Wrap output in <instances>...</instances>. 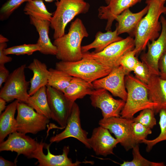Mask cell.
Returning a JSON list of instances; mask_svg holds the SVG:
<instances>
[{
    "label": "cell",
    "mask_w": 166,
    "mask_h": 166,
    "mask_svg": "<svg viewBox=\"0 0 166 166\" xmlns=\"http://www.w3.org/2000/svg\"><path fill=\"white\" fill-rule=\"evenodd\" d=\"M95 89L92 83L73 77L63 93L69 100L75 102L77 99L83 98L87 95H90Z\"/></svg>",
    "instance_id": "cb8c5ba5"
},
{
    "label": "cell",
    "mask_w": 166,
    "mask_h": 166,
    "mask_svg": "<svg viewBox=\"0 0 166 166\" xmlns=\"http://www.w3.org/2000/svg\"><path fill=\"white\" fill-rule=\"evenodd\" d=\"M136 55V53L134 49L127 52L121 59L120 65L129 73L133 71L139 61Z\"/></svg>",
    "instance_id": "e575fe53"
},
{
    "label": "cell",
    "mask_w": 166,
    "mask_h": 166,
    "mask_svg": "<svg viewBox=\"0 0 166 166\" xmlns=\"http://www.w3.org/2000/svg\"><path fill=\"white\" fill-rule=\"evenodd\" d=\"M158 67L160 76L163 79H166V51L159 61Z\"/></svg>",
    "instance_id": "74e56055"
},
{
    "label": "cell",
    "mask_w": 166,
    "mask_h": 166,
    "mask_svg": "<svg viewBox=\"0 0 166 166\" xmlns=\"http://www.w3.org/2000/svg\"><path fill=\"white\" fill-rule=\"evenodd\" d=\"M125 84L127 97L121 112V117L131 119L139 111L146 109H154L156 108L157 105L149 98L146 84L130 74L125 77Z\"/></svg>",
    "instance_id": "3957f363"
},
{
    "label": "cell",
    "mask_w": 166,
    "mask_h": 166,
    "mask_svg": "<svg viewBox=\"0 0 166 166\" xmlns=\"http://www.w3.org/2000/svg\"><path fill=\"white\" fill-rule=\"evenodd\" d=\"M132 119L119 117L102 118L99 122V125L103 126L113 134L119 143L126 151L137 144L133 136Z\"/></svg>",
    "instance_id": "30bf717a"
},
{
    "label": "cell",
    "mask_w": 166,
    "mask_h": 166,
    "mask_svg": "<svg viewBox=\"0 0 166 166\" xmlns=\"http://www.w3.org/2000/svg\"><path fill=\"white\" fill-rule=\"evenodd\" d=\"M138 2L139 0H113L106 6H100L98 9V17L100 19L107 20L105 30H111L117 16Z\"/></svg>",
    "instance_id": "d6986e66"
},
{
    "label": "cell",
    "mask_w": 166,
    "mask_h": 166,
    "mask_svg": "<svg viewBox=\"0 0 166 166\" xmlns=\"http://www.w3.org/2000/svg\"><path fill=\"white\" fill-rule=\"evenodd\" d=\"M16 163L8 160L2 156L0 157V166H16Z\"/></svg>",
    "instance_id": "ab89813d"
},
{
    "label": "cell",
    "mask_w": 166,
    "mask_h": 166,
    "mask_svg": "<svg viewBox=\"0 0 166 166\" xmlns=\"http://www.w3.org/2000/svg\"><path fill=\"white\" fill-rule=\"evenodd\" d=\"M23 64L16 69L10 74L0 91V97L7 102L14 99L27 103L30 96L28 89L30 81L26 80Z\"/></svg>",
    "instance_id": "52a82bcc"
},
{
    "label": "cell",
    "mask_w": 166,
    "mask_h": 166,
    "mask_svg": "<svg viewBox=\"0 0 166 166\" xmlns=\"http://www.w3.org/2000/svg\"><path fill=\"white\" fill-rule=\"evenodd\" d=\"M106 31L105 33L98 31L96 34L95 39L93 42L82 46V53L87 52L93 49H95L93 52H99L111 44L123 39L118 34L116 29L114 31L111 30Z\"/></svg>",
    "instance_id": "d4e9b609"
},
{
    "label": "cell",
    "mask_w": 166,
    "mask_h": 166,
    "mask_svg": "<svg viewBox=\"0 0 166 166\" xmlns=\"http://www.w3.org/2000/svg\"><path fill=\"white\" fill-rule=\"evenodd\" d=\"M19 101L15 100L8 105L0 114V143L3 142L7 135L16 131L15 114Z\"/></svg>",
    "instance_id": "603a6c76"
},
{
    "label": "cell",
    "mask_w": 166,
    "mask_h": 166,
    "mask_svg": "<svg viewBox=\"0 0 166 166\" xmlns=\"http://www.w3.org/2000/svg\"><path fill=\"white\" fill-rule=\"evenodd\" d=\"M163 0V1H166V0Z\"/></svg>",
    "instance_id": "f6af8a7d"
},
{
    "label": "cell",
    "mask_w": 166,
    "mask_h": 166,
    "mask_svg": "<svg viewBox=\"0 0 166 166\" xmlns=\"http://www.w3.org/2000/svg\"><path fill=\"white\" fill-rule=\"evenodd\" d=\"M17 110L16 130L18 132L36 134L45 130L49 122V119L25 103L19 101Z\"/></svg>",
    "instance_id": "ba28073f"
},
{
    "label": "cell",
    "mask_w": 166,
    "mask_h": 166,
    "mask_svg": "<svg viewBox=\"0 0 166 166\" xmlns=\"http://www.w3.org/2000/svg\"><path fill=\"white\" fill-rule=\"evenodd\" d=\"M40 47L37 44H24L14 46L6 48L4 50V53L6 55L14 54L16 55L26 54L31 55L36 51H39Z\"/></svg>",
    "instance_id": "4dcf8cb0"
},
{
    "label": "cell",
    "mask_w": 166,
    "mask_h": 166,
    "mask_svg": "<svg viewBox=\"0 0 166 166\" xmlns=\"http://www.w3.org/2000/svg\"><path fill=\"white\" fill-rule=\"evenodd\" d=\"M56 9L50 21L55 39L65 34L67 24L76 16L88 12L90 5L85 0H59L55 2Z\"/></svg>",
    "instance_id": "277c9868"
},
{
    "label": "cell",
    "mask_w": 166,
    "mask_h": 166,
    "mask_svg": "<svg viewBox=\"0 0 166 166\" xmlns=\"http://www.w3.org/2000/svg\"><path fill=\"white\" fill-rule=\"evenodd\" d=\"M9 40L6 38L4 37L2 35H0V42H7Z\"/></svg>",
    "instance_id": "b9f144b4"
},
{
    "label": "cell",
    "mask_w": 166,
    "mask_h": 166,
    "mask_svg": "<svg viewBox=\"0 0 166 166\" xmlns=\"http://www.w3.org/2000/svg\"><path fill=\"white\" fill-rule=\"evenodd\" d=\"M46 94L51 119L64 128L71 113L73 103L62 92L46 86Z\"/></svg>",
    "instance_id": "9c48e42d"
},
{
    "label": "cell",
    "mask_w": 166,
    "mask_h": 166,
    "mask_svg": "<svg viewBox=\"0 0 166 166\" xmlns=\"http://www.w3.org/2000/svg\"><path fill=\"white\" fill-rule=\"evenodd\" d=\"M6 101L2 98L0 97V114L2 112L5 110L6 108Z\"/></svg>",
    "instance_id": "60d3db41"
},
{
    "label": "cell",
    "mask_w": 166,
    "mask_h": 166,
    "mask_svg": "<svg viewBox=\"0 0 166 166\" xmlns=\"http://www.w3.org/2000/svg\"><path fill=\"white\" fill-rule=\"evenodd\" d=\"M132 129L133 137L137 144L152 133L151 129L147 127L140 123L133 122Z\"/></svg>",
    "instance_id": "836d02e7"
},
{
    "label": "cell",
    "mask_w": 166,
    "mask_h": 166,
    "mask_svg": "<svg viewBox=\"0 0 166 166\" xmlns=\"http://www.w3.org/2000/svg\"><path fill=\"white\" fill-rule=\"evenodd\" d=\"M50 144H45L42 141L38 143L36 149L31 155V158L37 160L39 166H77L82 163H91L93 162H80L77 160L73 162L68 157L69 152V146H65L61 154L54 155L49 150Z\"/></svg>",
    "instance_id": "4fadbf2b"
},
{
    "label": "cell",
    "mask_w": 166,
    "mask_h": 166,
    "mask_svg": "<svg viewBox=\"0 0 166 166\" xmlns=\"http://www.w3.org/2000/svg\"><path fill=\"white\" fill-rule=\"evenodd\" d=\"M23 11L29 16L50 22L53 14L47 10L43 0H31L26 2Z\"/></svg>",
    "instance_id": "4316f807"
},
{
    "label": "cell",
    "mask_w": 166,
    "mask_h": 166,
    "mask_svg": "<svg viewBox=\"0 0 166 166\" xmlns=\"http://www.w3.org/2000/svg\"><path fill=\"white\" fill-rule=\"evenodd\" d=\"M130 73L121 65L113 69L106 76L97 79L92 84L94 89H103L112 95L118 97L124 101L126 100L127 92L125 84L126 76Z\"/></svg>",
    "instance_id": "7c38bea8"
},
{
    "label": "cell",
    "mask_w": 166,
    "mask_h": 166,
    "mask_svg": "<svg viewBox=\"0 0 166 166\" xmlns=\"http://www.w3.org/2000/svg\"><path fill=\"white\" fill-rule=\"evenodd\" d=\"M92 105L100 109L103 118L119 117L125 101L116 99L113 97L108 91L103 89H96L90 95Z\"/></svg>",
    "instance_id": "9a60e30c"
},
{
    "label": "cell",
    "mask_w": 166,
    "mask_h": 166,
    "mask_svg": "<svg viewBox=\"0 0 166 166\" xmlns=\"http://www.w3.org/2000/svg\"><path fill=\"white\" fill-rule=\"evenodd\" d=\"M89 34L82 21L77 18L70 26L68 32L54 39L53 44L56 47L57 58L61 61L73 62L83 58L81 43Z\"/></svg>",
    "instance_id": "7a4b0ae2"
},
{
    "label": "cell",
    "mask_w": 166,
    "mask_h": 166,
    "mask_svg": "<svg viewBox=\"0 0 166 166\" xmlns=\"http://www.w3.org/2000/svg\"><path fill=\"white\" fill-rule=\"evenodd\" d=\"M80 114L79 106L75 102L64 130L51 137L49 139L50 143H58L65 139L73 137L81 142L86 148L91 149L87 137L88 133L81 126Z\"/></svg>",
    "instance_id": "5bb4252c"
},
{
    "label": "cell",
    "mask_w": 166,
    "mask_h": 166,
    "mask_svg": "<svg viewBox=\"0 0 166 166\" xmlns=\"http://www.w3.org/2000/svg\"><path fill=\"white\" fill-rule=\"evenodd\" d=\"M159 124L160 132L159 135L156 138L152 140H148L145 139L141 142L146 145V150L150 151L152 147L158 143L166 140V108L161 109L160 111Z\"/></svg>",
    "instance_id": "f1b7e54d"
},
{
    "label": "cell",
    "mask_w": 166,
    "mask_h": 166,
    "mask_svg": "<svg viewBox=\"0 0 166 166\" xmlns=\"http://www.w3.org/2000/svg\"><path fill=\"white\" fill-rule=\"evenodd\" d=\"M31 0H8L4 3L0 9V19L2 21L8 19L22 4Z\"/></svg>",
    "instance_id": "d6a6232c"
},
{
    "label": "cell",
    "mask_w": 166,
    "mask_h": 166,
    "mask_svg": "<svg viewBox=\"0 0 166 166\" xmlns=\"http://www.w3.org/2000/svg\"><path fill=\"white\" fill-rule=\"evenodd\" d=\"M27 68L33 74L30 81V87L28 91L29 95L31 96L41 87L47 85L49 71L46 65L36 58L34 59Z\"/></svg>",
    "instance_id": "7402d4cb"
},
{
    "label": "cell",
    "mask_w": 166,
    "mask_h": 166,
    "mask_svg": "<svg viewBox=\"0 0 166 166\" xmlns=\"http://www.w3.org/2000/svg\"><path fill=\"white\" fill-rule=\"evenodd\" d=\"M10 74L9 71L4 65H0V88L5 82Z\"/></svg>",
    "instance_id": "f35d334b"
},
{
    "label": "cell",
    "mask_w": 166,
    "mask_h": 166,
    "mask_svg": "<svg viewBox=\"0 0 166 166\" xmlns=\"http://www.w3.org/2000/svg\"><path fill=\"white\" fill-rule=\"evenodd\" d=\"M155 112L152 109H146L141 110L136 117L132 118L133 122L140 123L150 129L156 125Z\"/></svg>",
    "instance_id": "1f68e13d"
},
{
    "label": "cell",
    "mask_w": 166,
    "mask_h": 166,
    "mask_svg": "<svg viewBox=\"0 0 166 166\" xmlns=\"http://www.w3.org/2000/svg\"><path fill=\"white\" fill-rule=\"evenodd\" d=\"M45 1L48 2H51L54 1H57V0H44Z\"/></svg>",
    "instance_id": "ee69618b"
},
{
    "label": "cell",
    "mask_w": 166,
    "mask_h": 166,
    "mask_svg": "<svg viewBox=\"0 0 166 166\" xmlns=\"http://www.w3.org/2000/svg\"><path fill=\"white\" fill-rule=\"evenodd\" d=\"M147 85L150 100L157 105L154 109L156 114L161 109L166 108V79L158 75H151Z\"/></svg>",
    "instance_id": "ffe728a7"
},
{
    "label": "cell",
    "mask_w": 166,
    "mask_h": 166,
    "mask_svg": "<svg viewBox=\"0 0 166 166\" xmlns=\"http://www.w3.org/2000/svg\"><path fill=\"white\" fill-rule=\"evenodd\" d=\"M113 0H105V1L107 5L109 4Z\"/></svg>",
    "instance_id": "7bdbcfd3"
},
{
    "label": "cell",
    "mask_w": 166,
    "mask_h": 166,
    "mask_svg": "<svg viewBox=\"0 0 166 166\" xmlns=\"http://www.w3.org/2000/svg\"><path fill=\"white\" fill-rule=\"evenodd\" d=\"M26 134L15 131L9 135L7 139L0 143V151H10L22 154L28 158L36 149L38 143Z\"/></svg>",
    "instance_id": "2e32d148"
},
{
    "label": "cell",
    "mask_w": 166,
    "mask_h": 166,
    "mask_svg": "<svg viewBox=\"0 0 166 166\" xmlns=\"http://www.w3.org/2000/svg\"><path fill=\"white\" fill-rule=\"evenodd\" d=\"M7 47L6 42H0V65L10 62L12 60V58L8 56L4 52V49Z\"/></svg>",
    "instance_id": "8d00e7d4"
},
{
    "label": "cell",
    "mask_w": 166,
    "mask_h": 166,
    "mask_svg": "<svg viewBox=\"0 0 166 166\" xmlns=\"http://www.w3.org/2000/svg\"><path fill=\"white\" fill-rule=\"evenodd\" d=\"M30 23L34 26L38 33L39 37L37 43L40 47L39 51L45 55H56V47L52 43L49 37L50 22L29 16Z\"/></svg>",
    "instance_id": "44dd1931"
},
{
    "label": "cell",
    "mask_w": 166,
    "mask_h": 166,
    "mask_svg": "<svg viewBox=\"0 0 166 166\" xmlns=\"http://www.w3.org/2000/svg\"><path fill=\"white\" fill-rule=\"evenodd\" d=\"M133 71L136 78L144 83L146 84L148 83L151 74L148 68L143 62L139 61Z\"/></svg>",
    "instance_id": "d590c367"
},
{
    "label": "cell",
    "mask_w": 166,
    "mask_h": 166,
    "mask_svg": "<svg viewBox=\"0 0 166 166\" xmlns=\"http://www.w3.org/2000/svg\"><path fill=\"white\" fill-rule=\"evenodd\" d=\"M133 159L131 161H124L121 166H164L163 162H155L150 161L141 155L138 144L132 148Z\"/></svg>",
    "instance_id": "f546056e"
},
{
    "label": "cell",
    "mask_w": 166,
    "mask_h": 166,
    "mask_svg": "<svg viewBox=\"0 0 166 166\" xmlns=\"http://www.w3.org/2000/svg\"><path fill=\"white\" fill-rule=\"evenodd\" d=\"M142 0H139V2H140Z\"/></svg>",
    "instance_id": "bcb514c9"
},
{
    "label": "cell",
    "mask_w": 166,
    "mask_h": 166,
    "mask_svg": "<svg viewBox=\"0 0 166 166\" xmlns=\"http://www.w3.org/2000/svg\"><path fill=\"white\" fill-rule=\"evenodd\" d=\"M134 48V39L129 36L111 44L99 52L83 53V58L93 60L105 66L114 68L119 66L122 57Z\"/></svg>",
    "instance_id": "8992f818"
},
{
    "label": "cell",
    "mask_w": 166,
    "mask_h": 166,
    "mask_svg": "<svg viewBox=\"0 0 166 166\" xmlns=\"http://www.w3.org/2000/svg\"><path fill=\"white\" fill-rule=\"evenodd\" d=\"M148 10L147 5L141 10L136 13L132 12L128 8L117 16L115 20L117 22L116 29L118 34L127 33L129 36L135 37L139 23L147 13Z\"/></svg>",
    "instance_id": "ac0fdd59"
},
{
    "label": "cell",
    "mask_w": 166,
    "mask_h": 166,
    "mask_svg": "<svg viewBox=\"0 0 166 166\" xmlns=\"http://www.w3.org/2000/svg\"><path fill=\"white\" fill-rule=\"evenodd\" d=\"M165 2L162 0H146L148 11L139 23L134 39L133 49L136 55L145 49L148 42L159 37L162 29L160 18L162 14H166Z\"/></svg>",
    "instance_id": "6da1fadb"
},
{
    "label": "cell",
    "mask_w": 166,
    "mask_h": 166,
    "mask_svg": "<svg viewBox=\"0 0 166 166\" xmlns=\"http://www.w3.org/2000/svg\"><path fill=\"white\" fill-rule=\"evenodd\" d=\"M38 113L51 119V112L46 94V87L44 86L30 96L26 103Z\"/></svg>",
    "instance_id": "484cf974"
},
{
    "label": "cell",
    "mask_w": 166,
    "mask_h": 166,
    "mask_svg": "<svg viewBox=\"0 0 166 166\" xmlns=\"http://www.w3.org/2000/svg\"><path fill=\"white\" fill-rule=\"evenodd\" d=\"M88 140L91 148L95 154L104 156L114 154L113 149L119 143L118 140L111 135L108 129L100 125L93 129Z\"/></svg>",
    "instance_id": "e0dca14e"
},
{
    "label": "cell",
    "mask_w": 166,
    "mask_h": 166,
    "mask_svg": "<svg viewBox=\"0 0 166 166\" xmlns=\"http://www.w3.org/2000/svg\"><path fill=\"white\" fill-rule=\"evenodd\" d=\"M55 68L73 77L92 83L108 75L113 68L105 66L93 60L83 58L73 62L60 61L56 63Z\"/></svg>",
    "instance_id": "5b68a950"
},
{
    "label": "cell",
    "mask_w": 166,
    "mask_h": 166,
    "mask_svg": "<svg viewBox=\"0 0 166 166\" xmlns=\"http://www.w3.org/2000/svg\"><path fill=\"white\" fill-rule=\"evenodd\" d=\"M49 76L47 85L63 92L73 78L66 72L56 68L49 69Z\"/></svg>",
    "instance_id": "83f0119b"
},
{
    "label": "cell",
    "mask_w": 166,
    "mask_h": 166,
    "mask_svg": "<svg viewBox=\"0 0 166 166\" xmlns=\"http://www.w3.org/2000/svg\"><path fill=\"white\" fill-rule=\"evenodd\" d=\"M160 20L162 29L159 37L151 43L148 42L147 52L140 57L141 61L147 66L151 75H159V61L166 51V19L161 15Z\"/></svg>",
    "instance_id": "8fae6325"
}]
</instances>
